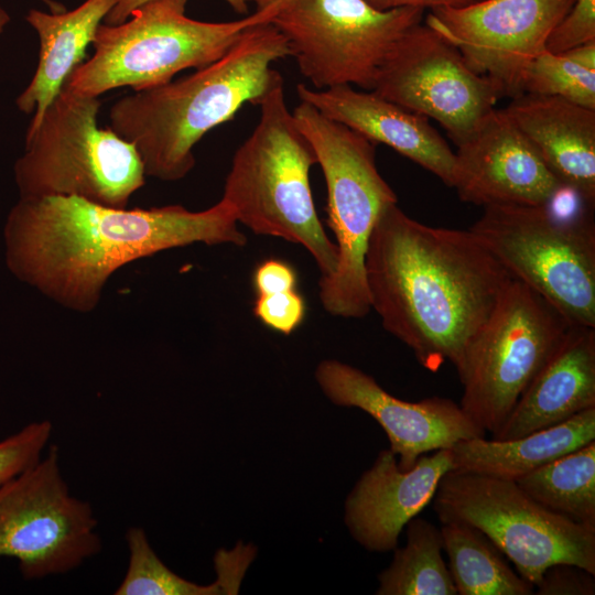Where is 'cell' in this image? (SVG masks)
I'll list each match as a JSON object with an SVG mask.
<instances>
[{
	"label": "cell",
	"instance_id": "e575fe53",
	"mask_svg": "<svg viewBox=\"0 0 595 595\" xmlns=\"http://www.w3.org/2000/svg\"><path fill=\"white\" fill-rule=\"evenodd\" d=\"M249 3L253 2L257 10L274 9L278 10L291 0H247Z\"/></svg>",
	"mask_w": 595,
	"mask_h": 595
},
{
	"label": "cell",
	"instance_id": "277c9868",
	"mask_svg": "<svg viewBox=\"0 0 595 595\" xmlns=\"http://www.w3.org/2000/svg\"><path fill=\"white\" fill-rule=\"evenodd\" d=\"M259 121L236 150L223 199L238 224L256 235L302 246L314 259L321 278L337 267L338 251L317 215L310 171L317 164L309 140L284 99L283 83L259 102Z\"/></svg>",
	"mask_w": 595,
	"mask_h": 595
},
{
	"label": "cell",
	"instance_id": "30bf717a",
	"mask_svg": "<svg viewBox=\"0 0 595 595\" xmlns=\"http://www.w3.org/2000/svg\"><path fill=\"white\" fill-rule=\"evenodd\" d=\"M431 502L441 523L457 521L482 531L534 587L554 564L595 575V528L544 508L515 480L451 469Z\"/></svg>",
	"mask_w": 595,
	"mask_h": 595
},
{
	"label": "cell",
	"instance_id": "4dcf8cb0",
	"mask_svg": "<svg viewBox=\"0 0 595 595\" xmlns=\"http://www.w3.org/2000/svg\"><path fill=\"white\" fill-rule=\"evenodd\" d=\"M539 595H594V574L573 564L549 566L536 585Z\"/></svg>",
	"mask_w": 595,
	"mask_h": 595
},
{
	"label": "cell",
	"instance_id": "3957f363",
	"mask_svg": "<svg viewBox=\"0 0 595 595\" xmlns=\"http://www.w3.org/2000/svg\"><path fill=\"white\" fill-rule=\"evenodd\" d=\"M290 55L271 22L252 25L221 57L193 74L117 99L109 127L136 148L147 176L180 181L193 170L194 148L207 132L244 105L258 106L283 83L272 64Z\"/></svg>",
	"mask_w": 595,
	"mask_h": 595
},
{
	"label": "cell",
	"instance_id": "cb8c5ba5",
	"mask_svg": "<svg viewBox=\"0 0 595 595\" xmlns=\"http://www.w3.org/2000/svg\"><path fill=\"white\" fill-rule=\"evenodd\" d=\"M458 595H531L534 585L506 561L502 552L478 529L457 521L440 528Z\"/></svg>",
	"mask_w": 595,
	"mask_h": 595
},
{
	"label": "cell",
	"instance_id": "8fae6325",
	"mask_svg": "<svg viewBox=\"0 0 595 595\" xmlns=\"http://www.w3.org/2000/svg\"><path fill=\"white\" fill-rule=\"evenodd\" d=\"M423 14L420 8L378 10L365 0H291L270 22L315 89L372 90L393 46Z\"/></svg>",
	"mask_w": 595,
	"mask_h": 595
},
{
	"label": "cell",
	"instance_id": "7c38bea8",
	"mask_svg": "<svg viewBox=\"0 0 595 595\" xmlns=\"http://www.w3.org/2000/svg\"><path fill=\"white\" fill-rule=\"evenodd\" d=\"M89 502L63 478L58 448L0 487V556L28 580L73 571L102 548Z\"/></svg>",
	"mask_w": 595,
	"mask_h": 595
},
{
	"label": "cell",
	"instance_id": "d6986e66",
	"mask_svg": "<svg viewBox=\"0 0 595 595\" xmlns=\"http://www.w3.org/2000/svg\"><path fill=\"white\" fill-rule=\"evenodd\" d=\"M594 407L595 327L575 324L491 439H517Z\"/></svg>",
	"mask_w": 595,
	"mask_h": 595
},
{
	"label": "cell",
	"instance_id": "5b68a950",
	"mask_svg": "<svg viewBox=\"0 0 595 595\" xmlns=\"http://www.w3.org/2000/svg\"><path fill=\"white\" fill-rule=\"evenodd\" d=\"M187 0H151L122 23H101L94 54L78 65L65 86L86 96L131 87L133 91L166 84L187 68L221 57L248 28L270 22L278 10H256L228 22H205L185 14Z\"/></svg>",
	"mask_w": 595,
	"mask_h": 595
},
{
	"label": "cell",
	"instance_id": "7402d4cb",
	"mask_svg": "<svg viewBox=\"0 0 595 595\" xmlns=\"http://www.w3.org/2000/svg\"><path fill=\"white\" fill-rule=\"evenodd\" d=\"M595 441V407L559 424L512 440L474 437L452 447L454 470L517 480Z\"/></svg>",
	"mask_w": 595,
	"mask_h": 595
},
{
	"label": "cell",
	"instance_id": "44dd1931",
	"mask_svg": "<svg viewBox=\"0 0 595 595\" xmlns=\"http://www.w3.org/2000/svg\"><path fill=\"white\" fill-rule=\"evenodd\" d=\"M118 0H85L71 11L43 12L31 9L26 22L40 43L34 75L15 104L31 115L28 130L34 129L60 94L72 72L86 58L96 31Z\"/></svg>",
	"mask_w": 595,
	"mask_h": 595
},
{
	"label": "cell",
	"instance_id": "d4e9b609",
	"mask_svg": "<svg viewBox=\"0 0 595 595\" xmlns=\"http://www.w3.org/2000/svg\"><path fill=\"white\" fill-rule=\"evenodd\" d=\"M515 482L544 508L595 528V441Z\"/></svg>",
	"mask_w": 595,
	"mask_h": 595
},
{
	"label": "cell",
	"instance_id": "52a82bcc",
	"mask_svg": "<svg viewBox=\"0 0 595 595\" xmlns=\"http://www.w3.org/2000/svg\"><path fill=\"white\" fill-rule=\"evenodd\" d=\"M98 97L65 85L34 129L26 130L15 161L20 197L71 196L126 208L145 183L136 148L110 127L100 128Z\"/></svg>",
	"mask_w": 595,
	"mask_h": 595
},
{
	"label": "cell",
	"instance_id": "ffe728a7",
	"mask_svg": "<svg viewBox=\"0 0 595 595\" xmlns=\"http://www.w3.org/2000/svg\"><path fill=\"white\" fill-rule=\"evenodd\" d=\"M544 163L582 203L595 202V110L523 93L504 109Z\"/></svg>",
	"mask_w": 595,
	"mask_h": 595
},
{
	"label": "cell",
	"instance_id": "484cf974",
	"mask_svg": "<svg viewBox=\"0 0 595 595\" xmlns=\"http://www.w3.org/2000/svg\"><path fill=\"white\" fill-rule=\"evenodd\" d=\"M407 543L394 548L390 565L379 576L378 595H457L442 551L440 529L414 517L407 523Z\"/></svg>",
	"mask_w": 595,
	"mask_h": 595
},
{
	"label": "cell",
	"instance_id": "5bb4252c",
	"mask_svg": "<svg viewBox=\"0 0 595 595\" xmlns=\"http://www.w3.org/2000/svg\"><path fill=\"white\" fill-rule=\"evenodd\" d=\"M573 0H482L431 9L424 23L454 45L466 64L488 77L500 97L522 93L528 63L545 50Z\"/></svg>",
	"mask_w": 595,
	"mask_h": 595
},
{
	"label": "cell",
	"instance_id": "9c48e42d",
	"mask_svg": "<svg viewBox=\"0 0 595 595\" xmlns=\"http://www.w3.org/2000/svg\"><path fill=\"white\" fill-rule=\"evenodd\" d=\"M575 325L513 279L454 365L463 411L494 435L519 397Z\"/></svg>",
	"mask_w": 595,
	"mask_h": 595
},
{
	"label": "cell",
	"instance_id": "2e32d148",
	"mask_svg": "<svg viewBox=\"0 0 595 595\" xmlns=\"http://www.w3.org/2000/svg\"><path fill=\"white\" fill-rule=\"evenodd\" d=\"M454 154L451 187L465 203L551 205L566 190L504 109H493Z\"/></svg>",
	"mask_w": 595,
	"mask_h": 595
},
{
	"label": "cell",
	"instance_id": "6da1fadb",
	"mask_svg": "<svg viewBox=\"0 0 595 595\" xmlns=\"http://www.w3.org/2000/svg\"><path fill=\"white\" fill-rule=\"evenodd\" d=\"M4 239L10 270L61 306L89 313L121 267L158 252L204 244L247 245L231 206L113 208L71 196L20 197Z\"/></svg>",
	"mask_w": 595,
	"mask_h": 595
},
{
	"label": "cell",
	"instance_id": "1f68e13d",
	"mask_svg": "<svg viewBox=\"0 0 595 595\" xmlns=\"http://www.w3.org/2000/svg\"><path fill=\"white\" fill-rule=\"evenodd\" d=\"M151 0H118L113 8L106 15L104 23L109 25H117L125 22L130 14ZM236 12L247 13L249 9V2L247 0H224Z\"/></svg>",
	"mask_w": 595,
	"mask_h": 595
},
{
	"label": "cell",
	"instance_id": "8d00e7d4",
	"mask_svg": "<svg viewBox=\"0 0 595 595\" xmlns=\"http://www.w3.org/2000/svg\"><path fill=\"white\" fill-rule=\"evenodd\" d=\"M41 1H43L50 8L51 12H62L66 10V8L60 2H56L53 0H41Z\"/></svg>",
	"mask_w": 595,
	"mask_h": 595
},
{
	"label": "cell",
	"instance_id": "4316f807",
	"mask_svg": "<svg viewBox=\"0 0 595 595\" xmlns=\"http://www.w3.org/2000/svg\"><path fill=\"white\" fill-rule=\"evenodd\" d=\"M253 315L268 328L290 335L305 320L306 302L294 267L277 258L259 262L252 273Z\"/></svg>",
	"mask_w": 595,
	"mask_h": 595
},
{
	"label": "cell",
	"instance_id": "4fadbf2b",
	"mask_svg": "<svg viewBox=\"0 0 595 595\" xmlns=\"http://www.w3.org/2000/svg\"><path fill=\"white\" fill-rule=\"evenodd\" d=\"M372 91L434 119L456 145L476 130L500 98L488 77L475 73L454 45L422 22L396 43Z\"/></svg>",
	"mask_w": 595,
	"mask_h": 595
},
{
	"label": "cell",
	"instance_id": "d6a6232c",
	"mask_svg": "<svg viewBox=\"0 0 595 595\" xmlns=\"http://www.w3.org/2000/svg\"><path fill=\"white\" fill-rule=\"evenodd\" d=\"M378 10L398 8L434 9L439 7H463L482 0H365Z\"/></svg>",
	"mask_w": 595,
	"mask_h": 595
},
{
	"label": "cell",
	"instance_id": "d590c367",
	"mask_svg": "<svg viewBox=\"0 0 595 595\" xmlns=\"http://www.w3.org/2000/svg\"><path fill=\"white\" fill-rule=\"evenodd\" d=\"M9 22L10 15L8 11L0 4V34L4 31Z\"/></svg>",
	"mask_w": 595,
	"mask_h": 595
},
{
	"label": "cell",
	"instance_id": "9a60e30c",
	"mask_svg": "<svg viewBox=\"0 0 595 595\" xmlns=\"http://www.w3.org/2000/svg\"><path fill=\"white\" fill-rule=\"evenodd\" d=\"M315 379L334 404L358 408L378 422L402 470L412 468L429 452L486 434L452 399L433 396L416 402L401 400L370 375L336 359L321 361Z\"/></svg>",
	"mask_w": 595,
	"mask_h": 595
},
{
	"label": "cell",
	"instance_id": "f1b7e54d",
	"mask_svg": "<svg viewBox=\"0 0 595 595\" xmlns=\"http://www.w3.org/2000/svg\"><path fill=\"white\" fill-rule=\"evenodd\" d=\"M51 436L52 423L39 421L0 441V487L37 463Z\"/></svg>",
	"mask_w": 595,
	"mask_h": 595
},
{
	"label": "cell",
	"instance_id": "8992f818",
	"mask_svg": "<svg viewBox=\"0 0 595 595\" xmlns=\"http://www.w3.org/2000/svg\"><path fill=\"white\" fill-rule=\"evenodd\" d=\"M321 166L327 224L338 251L336 270L320 279V301L331 315L361 318L371 310L365 275L368 241L382 210L398 203L376 165L375 143L300 101L292 111Z\"/></svg>",
	"mask_w": 595,
	"mask_h": 595
},
{
	"label": "cell",
	"instance_id": "7a4b0ae2",
	"mask_svg": "<svg viewBox=\"0 0 595 595\" xmlns=\"http://www.w3.org/2000/svg\"><path fill=\"white\" fill-rule=\"evenodd\" d=\"M365 275L383 328L431 372L458 361L513 280L469 229L425 225L397 204L374 227Z\"/></svg>",
	"mask_w": 595,
	"mask_h": 595
},
{
	"label": "cell",
	"instance_id": "e0dca14e",
	"mask_svg": "<svg viewBox=\"0 0 595 595\" xmlns=\"http://www.w3.org/2000/svg\"><path fill=\"white\" fill-rule=\"evenodd\" d=\"M452 468L451 448L420 456L408 470L399 468L390 448L380 451L346 499L345 523L351 537L369 551L397 548L402 529L432 501Z\"/></svg>",
	"mask_w": 595,
	"mask_h": 595
},
{
	"label": "cell",
	"instance_id": "ba28073f",
	"mask_svg": "<svg viewBox=\"0 0 595 595\" xmlns=\"http://www.w3.org/2000/svg\"><path fill=\"white\" fill-rule=\"evenodd\" d=\"M513 279L595 327V227L550 205H489L469 228Z\"/></svg>",
	"mask_w": 595,
	"mask_h": 595
},
{
	"label": "cell",
	"instance_id": "83f0119b",
	"mask_svg": "<svg viewBox=\"0 0 595 595\" xmlns=\"http://www.w3.org/2000/svg\"><path fill=\"white\" fill-rule=\"evenodd\" d=\"M522 93L554 96L595 110V71L547 48L526 66Z\"/></svg>",
	"mask_w": 595,
	"mask_h": 595
},
{
	"label": "cell",
	"instance_id": "f546056e",
	"mask_svg": "<svg viewBox=\"0 0 595 595\" xmlns=\"http://www.w3.org/2000/svg\"><path fill=\"white\" fill-rule=\"evenodd\" d=\"M595 41V0H573L566 14L551 31L545 48L562 53Z\"/></svg>",
	"mask_w": 595,
	"mask_h": 595
},
{
	"label": "cell",
	"instance_id": "ac0fdd59",
	"mask_svg": "<svg viewBox=\"0 0 595 595\" xmlns=\"http://www.w3.org/2000/svg\"><path fill=\"white\" fill-rule=\"evenodd\" d=\"M296 93L327 118L390 147L452 186L455 154L426 117L350 85L320 90L299 84Z\"/></svg>",
	"mask_w": 595,
	"mask_h": 595
},
{
	"label": "cell",
	"instance_id": "603a6c76",
	"mask_svg": "<svg viewBox=\"0 0 595 595\" xmlns=\"http://www.w3.org/2000/svg\"><path fill=\"white\" fill-rule=\"evenodd\" d=\"M129 552L125 576L116 595H230L237 594L242 577L256 555V548L238 543L232 550H219L214 564L217 578L209 585L187 581L170 570L152 549L145 531L127 530Z\"/></svg>",
	"mask_w": 595,
	"mask_h": 595
},
{
	"label": "cell",
	"instance_id": "836d02e7",
	"mask_svg": "<svg viewBox=\"0 0 595 595\" xmlns=\"http://www.w3.org/2000/svg\"><path fill=\"white\" fill-rule=\"evenodd\" d=\"M575 63L595 71V41H589L562 52Z\"/></svg>",
	"mask_w": 595,
	"mask_h": 595
}]
</instances>
